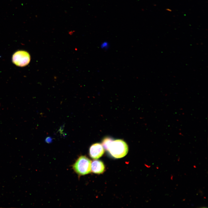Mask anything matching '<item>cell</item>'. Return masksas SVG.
<instances>
[{"mask_svg":"<svg viewBox=\"0 0 208 208\" xmlns=\"http://www.w3.org/2000/svg\"><path fill=\"white\" fill-rule=\"evenodd\" d=\"M105 149L107 151L112 157L119 158L124 157L127 154L128 148L126 143L123 140L112 139Z\"/></svg>","mask_w":208,"mask_h":208,"instance_id":"obj_1","label":"cell"},{"mask_svg":"<svg viewBox=\"0 0 208 208\" xmlns=\"http://www.w3.org/2000/svg\"><path fill=\"white\" fill-rule=\"evenodd\" d=\"M91 162L85 156H81L73 166L75 172L80 176L90 173L91 171Z\"/></svg>","mask_w":208,"mask_h":208,"instance_id":"obj_2","label":"cell"},{"mask_svg":"<svg viewBox=\"0 0 208 208\" xmlns=\"http://www.w3.org/2000/svg\"><path fill=\"white\" fill-rule=\"evenodd\" d=\"M30 60V55L27 52L20 51L16 52L12 57V62L16 65L21 67L28 64Z\"/></svg>","mask_w":208,"mask_h":208,"instance_id":"obj_3","label":"cell"},{"mask_svg":"<svg viewBox=\"0 0 208 208\" xmlns=\"http://www.w3.org/2000/svg\"><path fill=\"white\" fill-rule=\"evenodd\" d=\"M104 152V148L102 144L96 143L92 144L90 147L89 153L90 156L94 159H98L101 157Z\"/></svg>","mask_w":208,"mask_h":208,"instance_id":"obj_4","label":"cell"},{"mask_svg":"<svg viewBox=\"0 0 208 208\" xmlns=\"http://www.w3.org/2000/svg\"><path fill=\"white\" fill-rule=\"evenodd\" d=\"M105 166L103 163L98 160L92 161L91 164V171L96 174H100L103 172Z\"/></svg>","mask_w":208,"mask_h":208,"instance_id":"obj_5","label":"cell"},{"mask_svg":"<svg viewBox=\"0 0 208 208\" xmlns=\"http://www.w3.org/2000/svg\"><path fill=\"white\" fill-rule=\"evenodd\" d=\"M109 47V43L107 41L102 42L100 45L101 48L104 50H107L108 49Z\"/></svg>","mask_w":208,"mask_h":208,"instance_id":"obj_6","label":"cell"},{"mask_svg":"<svg viewBox=\"0 0 208 208\" xmlns=\"http://www.w3.org/2000/svg\"><path fill=\"white\" fill-rule=\"evenodd\" d=\"M52 141V140L51 138L50 137H48L46 139V141L47 142V143H50Z\"/></svg>","mask_w":208,"mask_h":208,"instance_id":"obj_7","label":"cell"}]
</instances>
